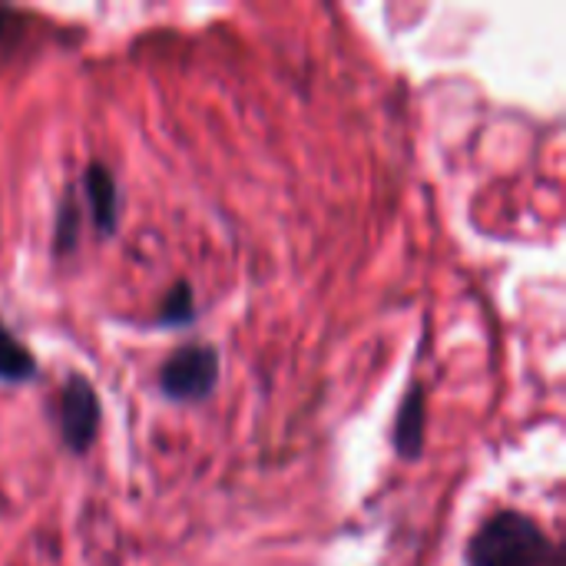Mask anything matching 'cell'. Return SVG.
Masks as SVG:
<instances>
[{"label": "cell", "mask_w": 566, "mask_h": 566, "mask_svg": "<svg viewBox=\"0 0 566 566\" xmlns=\"http://www.w3.org/2000/svg\"><path fill=\"white\" fill-rule=\"evenodd\" d=\"M551 557L547 534L517 511L488 517L468 544V566H544Z\"/></svg>", "instance_id": "6da1fadb"}, {"label": "cell", "mask_w": 566, "mask_h": 566, "mask_svg": "<svg viewBox=\"0 0 566 566\" xmlns=\"http://www.w3.org/2000/svg\"><path fill=\"white\" fill-rule=\"evenodd\" d=\"M53 424L70 454H86L93 448L103 424V405L96 388L83 375H66L63 388L53 398Z\"/></svg>", "instance_id": "7a4b0ae2"}, {"label": "cell", "mask_w": 566, "mask_h": 566, "mask_svg": "<svg viewBox=\"0 0 566 566\" xmlns=\"http://www.w3.org/2000/svg\"><path fill=\"white\" fill-rule=\"evenodd\" d=\"M219 385V352L212 345H182L159 368V391L169 401H202Z\"/></svg>", "instance_id": "3957f363"}, {"label": "cell", "mask_w": 566, "mask_h": 566, "mask_svg": "<svg viewBox=\"0 0 566 566\" xmlns=\"http://www.w3.org/2000/svg\"><path fill=\"white\" fill-rule=\"evenodd\" d=\"M80 186H83L86 209H90V219H93L96 232L113 235L116 226H119V186H116L113 172L103 163H90L83 169Z\"/></svg>", "instance_id": "277c9868"}, {"label": "cell", "mask_w": 566, "mask_h": 566, "mask_svg": "<svg viewBox=\"0 0 566 566\" xmlns=\"http://www.w3.org/2000/svg\"><path fill=\"white\" fill-rule=\"evenodd\" d=\"M424 421H428V401H424V391L421 385H415L401 408H398V418H395V448L405 461H415L421 458V448H424Z\"/></svg>", "instance_id": "5b68a950"}, {"label": "cell", "mask_w": 566, "mask_h": 566, "mask_svg": "<svg viewBox=\"0 0 566 566\" xmlns=\"http://www.w3.org/2000/svg\"><path fill=\"white\" fill-rule=\"evenodd\" d=\"M40 371L36 358L27 352V345L0 322V381L3 385H27Z\"/></svg>", "instance_id": "8992f818"}, {"label": "cell", "mask_w": 566, "mask_h": 566, "mask_svg": "<svg viewBox=\"0 0 566 566\" xmlns=\"http://www.w3.org/2000/svg\"><path fill=\"white\" fill-rule=\"evenodd\" d=\"M192 318H196L192 289H189V282H176L172 292L166 295V302L156 312V325L159 328H182V325H192Z\"/></svg>", "instance_id": "52a82bcc"}, {"label": "cell", "mask_w": 566, "mask_h": 566, "mask_svg": "<svg viewBox=\"0 0 566 566\" xmlns=\"http://www.w3.org/2000/svg\"><path fill=\"white\" fill-rule=\"evenodd\" d=\"M73 242H76V206H73V199H66L60 209V219H56V249L70 252Z\"/></svg>", "instance_id": "ba28073f"}]
</instances>
